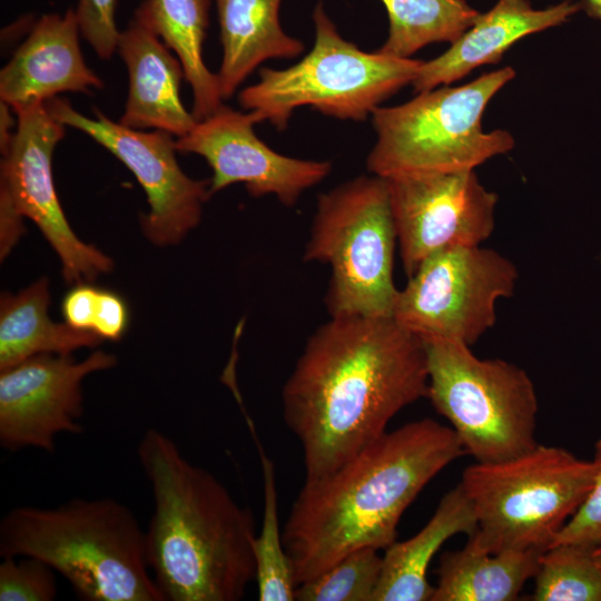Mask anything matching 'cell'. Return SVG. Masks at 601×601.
I'll return each mask as SVG.
<instances>
[{"instance_id":"obj_1","label":"cell","mask_w":601,"mask_h":601,"mask_svg":"<svg viewBox=\"0 0 601 601\" xmlns=\"http://www.w3.org/2000/svg\"><path fill=\"white\" fill-rule=\"evenodd\" d=\"M424 342L392 317H331L308 337L282 390L305 482L328 475L426 397Z\"/></svg>"},{"instance_id":"obj_2","label":"cell","mask_w":601,"mask_h":601,"mask_svg":"<svg viewBox=\"0 0 601 601\" xmlns=\"http://www.w3.org/2000/svg\"><path fill=\"white\" fill-rule=\"evenodd\" d=\"M464 454L451 426L422 418L386 431L334 472L304 482L283 530L296 587L355 550H385L424 486Z\"/></svg>"},{"instance_id":"obj_3","label":"cell","mask_w":601,"mask_h":601,"mask_svg":"<svg viewBox=\"0 0 601 601\" xmlns=\"http://www.w3.org/2000/svg\"><path fill=\"white\" fill-rule=\"evenodd\" d=\"M137 459L152 495L146 556L164 600H242L256 577L252 511L159 430L145 431Z\"/></svg>"},{"instance_id":"obj_4","label":"cell","mask_w":601,"mask_h":601,"mask_svg":"<svg viewBox=\"0 0 601 601\" xmlns=\"http://www.w3.org/2000/svg\"><path fill=\"white\" fill-rule=\"evenodd\" d=\"M22 555L49 564L82 601H165L148 566L145 530L110 496L10 509L0 521V556Z\"/></svg>"},{"instance_id":"obj_5","label":"cell","mask_w":601,"mask_h":601,"mask_svg":"<svg viewBox=\"0 0 601 601\" xmlns=\"http://www.w3.org/2000/svg\"><path fill=\"white\" fill-rule=\"evenodd\" d=\"M594 472L592 460L541 444L505 461L467 466L459 484L476 529L466 545L489 553L545 551L588 495Z\"/></svg>"},{"instance_id":"obj_6","label":"cell","mask_w":601,"mask_h":601,"mask_svg":"<svg viewBox=\"0 0 601 601\" xmlns=\"http://www.w3.org/2000/svg\"><path fill=\"white\" fill-rule=\"evenodd\" d=\"M515 77L511 67L484 73L464 86L418 92L372 114L376 142L367 156L370 173L383 178L474 170L514 147L502 129L485 132L483 112L497 91Z\"/></svg>"},{"instance_id":"obj_7","label":"cell","mask_w":601,"mask_h":601,"mask_svg":"<svg viewBox=\"0 0 601 601\" xmlns=\"http://www.w3.org/2000/svg\"><path fill=\"white\" fill-rule=\"evenodd\" d=\"M311 51L285 69L262 68L259 80L238 95L239 105L278 130L297 108L309 106L339 120L364 121L387 98L411 85L423 61L367 52L344 39L316 4Z\"/></svg>"},{"instance_id":"obj_8","label":"cell","mask_w":601,"mask_h":601,"mask_svg":"<svg viewBox=\"0 0 601 601\" xmlns=\"http://www.w3.org/2000/svg\"><path fill=\"white\" fill-rule=\"evenodd\" d=\"M396 244L386 178L358 176L318 196L303 258L331 267V317L393 316Z\"/></svg>"},{"instance_id":"obj_9","label":"cell","mask_w":601,"mask_h":601,"mask_svg":"<svg viewBox=\"0 0 601 601\" xmlns=\"http://www.w3.org/2000/svg\"><path fill=\"white\" fill-rule=\"evenodd\" d=\"M424 344L426 397L450 422L466 454L493 463L538 445V396L522 367L501 358H479L471 346L457 342Z\"/></svg>"},{"instance_id":"obj_10","label":"cell","mask_w":601,"mask_h":601,"mask_svg":"<svg viewBox=\"0 0 601 601\" xmlns=\"http://www.w3.org/2000/svg\"><path fill=\"white\" fill-rule=\"evenodd\" d=\"M516 265L479 246L437 252L398 289L392 318L426 341L472 346L496 322V304L514 294Z\"/></svg>"},{"instance_id":"obj_11","label":"cell","mask_w":601,"mask_h":601,"mask_svg":"<svg viewBox=\"0 0 601 601\" xmlns=\"http://www.w3.org/2000/svg\"><path fill=\"white\" fill-rule=\"evenodd\" d=\"M45 105L56 120L89 136L134 174L149 205V211L140 216L148 240L157 246L176 245L200 223L204 204L211 196L209 180H196L183 171L171 134L126 127L97 108L88 117L63 98H51Z\"/></svg>"},{"instance_id":"obj_12","label":"cell","mask_w":601,"mask_h":601,"mask_svg":"<svg viewBox=\"0 0 601 601\" xmlns=\"http://www.w3.org/2000/svg\"><path fill=\"white\" fill-rule=\"evenodd\" d=\"M17 129L2 155L0 193L23 217L30 218L57 253L67 283H89L112 268V260L80 240L70 227L52 176V155L65 137L66 126L56 120L45 102L12 108Z\"/></svg>"},{"instance_id":"obj_13","label":"cell","mask_w":601,"mask_h":601,"mask_svg":"<svg viewBox=\"0 0 601 601\" xmlns=\"http://www.w3.org/2000/svg\"><path fill=\"white\" fill-rule=\"evenodd\" d=\"M387 184L407 277L433 254L482 245L494 230L499 196L474 170L400 176Z\"/></svg>"},{"instance_id":"obj_14","label":"cell","mask_w":601,"mask_h":601,"mask_svg":"<svg viewBox=\"0 0 601 601\" xmlns=\"http://www.w3.org/2000/svg\"><path fill=\"white\" fill-rule=\"evenodd\" d=\"M116 363L104 351L80 362L71 354H40L0 371V446L53 453L56 436L83 433L82 382Z\"/></svg>"},{"instance_id":"obj_15","label":"cell","mask_w":601,"mask_h":601,"mask_svg":"<svg viewBox=\"0 0 601 601\" xmlns=\"http://www.w3.org/2000/svg\"><path fill=\"white\" fill-rule=\"evenodd\" d=\"M259 122L253 111L223 105L197 121L187 135L176 138V149L196 154L208 162L213 170L211 195L233 184H244L253 197L274 195L280 204L293 207L305 190L329 175L332 164L276 152L255 134Z\"/></svg>"},{"instance_id":"obj_16","label":"cell","mask_w":601,"mask_h":601,"mask_svg":"<svg viewBox=\"0 0 601 601\" xmlns=\"http://www.w3.org/2000/svg\"><path fill=\"white\" fill-rule=\"evenodd\" d=\"M76 11L43 14L0 71V98L12 108L62 92L90 95L104 81L82 57Z\"/></svg>"},{"instance_id":"obj_17","label":"cell","mask_w":601,"mask_h":601,"mask_svg":"<svg viewBox=\"0 0 601 601\" xmlns=\"http://www.w3.org/2000/svg\"><path fill=\"white\" fill-rule=\"evenodd\" d=\"M152 29L134 16L120 31L117 52L126 65L128 97L119 122L145 130L157 129L176 138L197 124L180 99L184 68Z\"/></svg>"},{"instance_id":"obj_18","label":"cell","mask_w":601,"mask_h":601,"mask_svg":"<svg viewBox=\"0 0 601 601\" xmlns=\"http://www.w3.org/2000/svg\"><path fill=\"white\" fill-rule=\"evenodd\" d=\"M583 6L563 1L534 9L529 0H499L441 56L423 61L411 83L416 93L449 86L475 68L497 63L503 53L523 37L565 22Z\"/></svg>"},{"instance_id":"obj_19","label":"cell","mask_w":601,"mask_h":601,"mask_svg":"<svg viewBox=\"0 0 601 601\" xmlns=\"http://www.w3.org/2000/svg\"><path fill=\"white\" fill-rule=\"evenodd\" d=\"M214 1L223 46L217 72L223 99L230 98L263 62L296 58L304 51V43L282 28L279 7L283 0Z\"/></svg>"},{"instance_id":"obj_20","label":"cell","mask_w":601,"mask_h":601,"mask_svg":"<svg viewBox=\"0 0 601 601\" xmlns=\"http://www.w3.org/2000/svg\"><path fill=\"white\" fill-rule=\"evenodd\" d=\"M475 529L473 506L457 484L441 499L416 534L385 549L373 601H431L434 587L427 580V571L433 556L450 538L469 536Z\"/></svg>"},{"instance_id":"obj_21","label":"cell","mask_w":601,"mask_h":601,"mask_svg":"<svg viewBox=\"0 0 601 601\" xmlns=\"http://www.w3.org/2000/svg\"><path fill=\"white\" fill-rule=\"evenodd\" d=\"M49 282L40 278L18 294L2 293L0 302V371L40 354H71L104 339L92 332L55 323L48 315Z\"/></svg>"},{"instance_id":"obj_22","label":"cell","mask_w":601,"mask_h":601,"mask_svg":"<svg viewBox=\"0 0 601 601\" xmlns=\"http://www.w3.org/2000/svg\"><path fill=\"white\" fill-rule=\"evenodd\" d=\"M211 0H144L135 12L179 59L193 92V115L200 121L223 106L217 73L204 60Z\"/></svg>"},{"instance_id":"obj_23","label":"cell","mask_w":601,"mask_h":601,"mask_svg":"<svg viewBox=\"0 0 601 601\" xmlns=\"http://www.w3.org/2000/svg\"><path fill=\"white\" fill-rule=\"evenodd\" d=\"M544 552V551H543ZM536 550L489 553L469 545L441 555L431 601H513L533 579Z\"/></svg>"},{"instance_id":"obj_24","label":"cell","mask_w":601,"mask_h":601,"mask_svg":"<svg viewBox=\"0 0 601 601\" xmlns=\"http://www.w3.org/2000/svg\"><path fill=\"white\" fill-rule=\"evenodd\" d=\"M388 16V36L380 52L410 58L433 42H455L479 12L465 0H381Z\"/></svg>"},{"instance_id":"obj_25","label":"cell","mask_w":601,"mask_h":601,"mask_svg":"<svg viewBox=\"0 0 601 601\" xmlns=\"http://www.w3.org/2000/svg\"><path fill=\"white\" fill-rule=\"evenodd\" d=\"M248 427L259 453L264 483L263 523L253 542L257 597L259 601H293L296 582L278 522L275 465L256 437L254 423Z\"/></svg>"},{"instance_id":"obj_26","label":"cell","mask_w":601,"mask_h":601,"mask_svg":"<svg viewBox=\"0 0 601 601\" xmlns=\"http://www.w3.org/2000/svg\"><path fill=\"white\" fill-rule=\"evenodd\" d=\"M533 579L534 601H601V563L590 548L551 545Z\"/></svg>"},{"instance_id":"obj_27","label":"cell","mask_w":601,"mask_h":601,"mask_svg":"<svg viewBox=\"0 0 601 601\" xmlns=\"http://www.w3.org/2000/svg\"><path fill=\"white\" fill-rule=\"evenodd\" d=\"M380 550H355L295 589L298 601H373L382 572Z\"/></svg>"},{"instance_id":"obj_28","label":"cell","mask_w":601,"mask_h":601,"mask_svg":"<svg viewBox=\"0 0 601 601\" xmlns=\"http://www.w3.org/2000/svg\"><path fill=\"white\" fill-rule=\"evenodd\" d=\"M0 563V601H52L56 571L35 556H3Z\"/></svg>"},{"instance_id":"obj_29","label":"cell","mask_w":601,"mask_h":601,"mask_svg":"<svg viewBox=\"0 0 601 601\" xmlns=\"http://www.w3.org/2000/svg\"><path fill=\"white\" fill-rule=\"evenodd\" d=\"M592 462L595 467L592 486L551 545L575 544L595 549L601 544V437L594 443Z\"/></svg>"},{"instance_id":"obj_30","label":"cell","mask_w":601,"mask_h":601,"mask_svg":"<svg viewBox=\"0 0 601 601\" xmlns=\"http://www.w3.org/2000/svg\"><path fill=\"white\" fill-rule=\"evenodd\" d=\"M75 11L82 37L99 59H110L120 35L115 19L116 0H79Z\"/></svg>"},{"instance_id":"obj_31","label":"cell","mask_w":601,"mask_h":601,"mask_svg":"<svg viewBox=\"0 0 601 601\" xmlns=\"http://www.w3.org/2000/svg\"><path fill=\"white\" fill-rule=\"evenodd\" d=\"M129 324V309L117 293L99 288L92 333L101 339L119 341Z\"/></svg>"},{"instance_id":"obj_32","label":"cell","mask_w":601,"mask_h":601,"mask_svg":"<svg viewBox=\"0 0 601 601\" xmlns=\"http://www.w3.org/2000/svg\"><path fill=\"white\" fill-rule=\"evenodd\" d=\"M99 288L89 283L76 284L63 297L62 316L73 328L92 332Z\"/></svg>"},{"instance_id":"obj_33","label":"cell","mask_w":601,"mask_h":601,"mask_svg":"<svg viewBox=\"0 0 601 601\" xmlns=\"http://www.w3.org/2000/svg\"><path fill=\"white\" fill-rule=\"evenodd\" d=\"M23 230V216L18 213L10 199L4 194L0 193L1 259L8 256Z\"/></svg>"},{"instance_id":"obj_34","label":"cell","mask_w":601,"mask_h":601,"mask_svg":"<svg viewBox=\"0 0 601 601\" xmlns=\"http://www.w3.org/2000/svg\"><path fill=\"white\" fill-rule=\"evenodd\" d=\"M13 115H16L12 107L4 102H0V150L1 155H3L13 138V135L17 129V118H13Z\"/></svg>"},{"instance_id":"obj_35","label":"cell","mask_w":601,"mask_h":601,"mask_svg":"<svg viewBox=\"0 0 601 601\" xmlns=\"http://www.w3.org/2000/svg\"><path fill=\"white\" fill-rule=\"evenodd\" d=\"M587 13L601 22V0H584Z\"/></svg>"},{"instance_id":"obj_36","label":"cell","mask_w":601,"mask_h":601,"mask_svg":"<svg viewBox=\"0 0 601 601\" xmlns=\"http://www.w3.org/2000/svg\"><path fill=\"white\" fill-rule=\"evenodd\" d=\"M594 556L601 563V544L593 549Z\"/></svg>"},{"instance_id":"obj_37","label":"cell","mask_w":601,"mask_h":601,"mask_svg":"<svg viewBox=\"0 0 601 601\" xmlns=\"http://www.w3.org/2000/svg\"><path fill=\"white\" fill-rule=\"evenodd\" d=\"M599 262H600V265H601V253H600V255H599Z\"/></svg>"}]
</instances>
